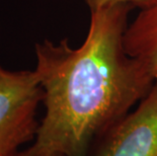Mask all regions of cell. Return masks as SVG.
Returning a JSON list of instances; mask_svg holds the SVG:
<instances>
[{
  "label": "cell",
  "mask_w": 157,
  "mask_h": 156,
  "mask_svg": "<svg viewBox=\"0 0 157 156\" xmlns=\"http://www.w3.org/2000/svg\"><path fill=\"white\" fill-rule=\"evenodd\" d=\"M126 51L157 79V0L140 9L124 36Z\"/></svg>",
  "instance_id": "cell-4"
},
{
  "label": "cell",
  "mask_w": 157,
  "mask_h": 156,
  "mask_svg": "<svg viewBox=\"0 0 157 156\" xmlns=\"http://www.w3.org/2000/svg\"><path fill=\"white\" fill-rule=\"evenodd\" d=\"M152 0H85L86 4L89 7L90 12L95 11L98 9L113 5H129L133 8L141 9L145 7L151 2Z\"/></svg>",
  "instance_id": "cell-5"
},
{
  "label": "cell",
  "mask_w": 157,
  "mask_h": 156,
  "mask_svg": "<svg viewBox=\"0 0 157 156\" xmlns=\"http://www.w3.org/2000/svg\"><path fill=\"white\" fill-rule=\"evenodd\" d=\"M50 156H60V155H50Z\"/></svg>",
  "instance_id": "cell-6"
},
{
  "label": "cell",
  "mask_w": 157,
  "mask_h": 156,
  "mask_svg": "<svg viewBox=\"0 0 157 156\" xmlns=\"http://www.w3.org/2000/svg\"><path fill=\"white\" fill-rule=\"evenodd\" d=\"M102 138L94 156H157V79L145 97Z\"/></svg>",
  "instance_id": "cell-3"
},
{
  "label": "cell",
  "mask_w": 157,
  "mask_h": 156,
  "mask_svg": "<svg viewBox=\"0 0 157 156\" xmlns=\"http://www.w3.org/2000/svg\"><path fill=\"white\" fill-rule=\"evenodd\" d=\"M132 9L121 4L91 11L77 48L67 39L36 45L46 114L34 143L17 156H86L95 139L145 97L155 79L124 44Z\"/></svg>",
  "instance_id": "cell-1"
},
{
  "label": "cell",
  "mask_w": 157,
  "mask_h": 156,
  "mask_svg": "<svg viewBox=\"0 0 157 156\" xmlns=\"http://www.w3.org/2000/svg\"><path fill=\"white\" fill-rule=\"evenodd\" d=\"M43 96L36 71H9L0 66V156H17L22 145L35 140Z\"/></svg>",
  "instance_id": "cell-2"
}]
</instances>
